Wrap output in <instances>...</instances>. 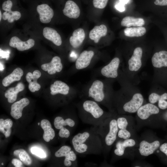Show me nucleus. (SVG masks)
<instances>
[{"label": "nucleus", "instance_id": "obj_26", "mask_svg": "<svg viewBox=\"0 0 167 167\" xmlns=\"http://www.w3.org/2000/svg\"><path fill=\"white\" fill-rule=\"evenodd\" d=\"M135 144V141L132 139H126L123 141H118L116 144V148L114 150V153L117 156H122L126 148L133 147Z\"/></svg>", "mask_w": 167, "mask_h": 167}, {"label": "nucleus", "instance_id": "obj_18", "mask_svg": "<svg viewBox=\"0 0 167 167\" xmlns=\"http://www.w3.org/2000/svg\"><path fill=\"white\" fill-rule=\"evenodd\" d=\"M85 37L84 30L82 28H78L74 31L72 36L70 37V44L74 48H78L83 43Z\"/></svg>", "mask_w": 167, "mask_h": 167}, {"label": "nucleus", "instance_id": "obj_39", "mask_svg": "<svg viewBox=\"0 0 167 167\" xmlns=\"http://www.w3.org/2000/svg\"><path fill=\"white\" fill-rule=\"evenodd\" d=\"M158 106L159 107L162 109L167 108V101L165 100H161L158 101Z\"/></svg>", "mask_w": 167, "mask_h": 167}, {"label": "nucleus", "instance_id": "obj_17", "mask_svg": "<svg viewBox=\"0 0 167 167\" xmlns=\"http://www.w3.org/2000/svg\"><path fill=\"white\" fill-rule=\"evenodd\" d=\"M43 34L46 39L52 41L57 46H59L62 44L60 35L54 29L48 27L43 28Z\"/></svg>", "mask_w": 167, "mask_h": 167}, {"label": "nucleus", "instance_id": "obj_33", "mask_svg": "<svg viewBox=\"0 0 167 167\" xmlns=\"http://www.w3.org/2000/svg\"><path fill=\"white\" fill-rule=\"evenodd\" d=\"M109 0H92L93 6L95 8L102 9L106 6Z\"/></svg>", "mask_w": 167, "mask_h": 167}, {"label": "nucleus", "instance_id": "obj_16", "mask_svg": "<svg viewBox=\"0 0 167 167\" xmlns=\"http://www.w3.org/2000/svg\"><path fill=\"white\" fill-rule=\"evenodd\" d=\"M41 75V72L37 70L34 71L32 74L31 72L27 74L26 79L29 83L28 89L31 92H34L36 91H38L40 89L41 86L37 82V80Z\"/></svg>", "mask_w": 167, "mask_h": 167}, {"label": "nucleus", "instance_id": "obj_44", "mask_svg": "<svg viewBox=\"0 0 167 167\" xmlns=\"http://www.w3.org/2000/svg\"><path fill=\"white\" fill-rule=\"evenodd\" d=\"M129 0H119V1L120 2L124 5L127 4Z\"/></svg>", "mask_w": 167, "mask_h": 167}, {"label": "nucleus", "instance_id": "obj_25", "mask_svg": "<svg viewBox=\"0 0 167 167\" xmlns=\"http://www.w3.org/2000/svg\"><path fill=\"white\" fill-rule=\"evenodd\" d=\"M77 124V120H74L71 118H67L64 119L60 116L56 117L54 121V125L55 127L60 130L64 126H68L71 128L76 127Z\"/></svg>", "mask_w": 167, "mask_h": 167}, {"label": "nucleus", "instance_id": "obj_11", "mask_svg": "<svg viewBox=\"0 0 167 167\" xmlns=\"http://www.w3.org/2000/svg\"><path fill=\"white\" fill-rule=\"evenodd\" d=\"M35 44V41L32 39H29L25 41H23L16 36L12 37L9 43V45L16 48L19 51H23L29 49L33 47Z\"/></svg>", "mask_w": 167, "mask_h": 167}, {"label": "nucleus", "instance_id": "obj_22", "mask_svg": "<svg viewBox=\"0 0 167 167\" xmlns=\"http://www.w3.org/2000/svg\"><path fill=\"white\" fill-rule=\"evenodd\" d=\"M23 74V71L21 68L19 67L15 68L11 74L3 79L2 81L3 85L7 87L15 81L20 80Z\"/></svg>", "mask_w": 167, "mask_h": 167}, {"label": "nucleus", "instance_id": "obj_32", "mask_svg": "<svg viewBox=\"0 0 167 167\" xmlns=\"http://www.w3.org/2000/svg\"><path fill=\"white\" fill-rule=\"evenodd\" d=\"M167 99V93H165L161 95L157 93H152L150 94L148 97L149 102L151 104H154L160 100Z\"/></svg>", "mask_w": 167, "mask_h": 167}, {"label": "nucleus", "instance_id": "obj_3", "mask_svg": "<svg viewBox=\"0 0 167 167\" xmlns=\"http://www.w3.org/2000/svg\"><path fill=\"white\" fill-rule=\"evenodd\" d=\"M93 128L101 138L103 151L106 147L112 146L116 140L118 128L115 118H108L100 125Z\"/></svg>", "mask_w": 167, "mask_h": 167}, {"label": "nucleus", "instance_id": "obj_42", "mask_svg": "<svg viewBox=\"0 0 167 167\" xmlns=\"http://www.w3.org/2000/svg\"><path fill=\"white\" fill-rule=\"evenodd\" d=\"M115 7L117 10L120 12H123L125 10L124 5L120 2L116 4Z\"/></svg>", "mask_w": 167, "mask_h": 167}, {"label": "nucleus", "instance_id": "obj_4", "mask_svg": "<svg viewBox=\"0 0 167 167\" xmlns=\"http://www.w3.org/2000/svg\"><path fill=\"white\" fill-rule=\"evenodd\" d=\"M104 87V84L102 81L99 79L95 80L88 89V97L98 103H103L105 98Z\"/></svg>", "mask_w": 167, "mask_h": 167}, {"label": "nucleus", "instance_id": "obj_8", "mask_svg": "<svg viewBox=\"0 0 167 167\" xmlns=\"http://www.w3.org/2000/svg\"><path fill=\"white\" fill-rule=\"evenodd\" d=\"M41 67L42 70L47 71L51 75L61 72L63 68L61 59L58 56L54 57L50 62L42 64Z\"/></svg>", "mask_w": 167, "mask_h": 167}, {"label": "nucleus", "instance_id": "obj_35", "mask_svg": "<svg viewBox=\"0 0 167 167\" xmlns=\"http://www.w3.org/2000/svg\"><path fill=\"white\" fill-rule=\"evenodd\" d=\"M117 121L118 129H126L128 123L125 118L123 117H119L117 118Z\"/></svg>", "mask_w": 167, "mask_h": 167}, {"label": "nucleus", "instance_id": "obj_10", "mask_svg": "<svg viewBox=\"0 0 167 167\" xmlns=\"http://www.w3.org/2000/svg\"><path fill=\"white\" fill-rule=\"evenodd\" d=\"M36 10L39 15L41 22L47 24L50 22L54 15V11L48 5L43 4L38 5Z\"/></svg>", "mask_w": 167, "mask_h": 167}, {"label": "nucleus", "instance_id": "obj_45", "mask_svg": "<svg viewBox=\"0 0 167 167\" xmlns=\"http://www.w3.org/2000/svg\"><path fill=\"white\" fill-rule=\"evenodd\" d=\"M4 69V68L3 67V65L2 63H1V62H0V71H2Z\"/></svg>", "mask_w": 167, "mask_h": 167}, {"label": "nucleus", "instance_id": "obj_27", "mask_svg": "<svg viewBox=\"0 0 167 167\" xmlns=\"http://www.w3.org/2000/svg\"><path fill=\"white\" fill-rule=\"evenodd\" d=\"M145 24L143 19L127 16L124 17L121 22L122 26L129 28L131 26L142 27Z\"/></svg>", "mask_w": 167, "mask_h": 167}, {"label": "nucleus", "instance_id": "obj_6", "mask_svg": "<svg viewBox=\"0 0 167 167\" xmlns=\"http://www.w3.org/2000/svg\"><path fill=\"white\" fill-rule=\"evenodd\" d=\"M143 101V97L141 94L135 93L130 101L124 104L123 107V110L129 113H135L142 106Z\"/></svg>", "mask_w": 167, "mask_h": 167}, {"label": "nucleus", "instance_id": "obj_2", "mask_svg": "<svg viewBox=\"0 0 167 167\" xmlns=\"http://www.w3.org/2000/svg\"><path fill=\"white\" fill-rule=\"evenodd\" d=\"M79 118L84 123L94 126L100 125L108 118L98 104L91 100H86L78 106Z\"/></svg>", "mask_w": 167, "mask_h": 167}, {"label": "nucleus", "instance_id": "obj_47", "mask_svg": "<svg viewBox=\"0 0 167 167\" xmlns=\"http://www.w3.org/2000/svg\"><path fill=\"white\" fill-rule=\"evenodd\" d=\"M40 124V123L39 122L38 123V125H39Z\"/></svg>", "mask_w": 167, "mask_h": 167}, {"label": "nucleus", "instance_id": "obj_40", "mask_svg": "<svg viewBox=\"0 0 167 167\" xmlns=\"http://www.w3.org/2000/svg\"><path fill=\"white\" fill-rule=\"evenodd\" d=\"M12 163L15 167H23V164L19 160L17 159H13L11 161Z\"/></svg>", "mask_w": 167, "mask_h": 167}, {"label": "nucleus", "instance_id": "obj_14", "mask_svg": "<svg viewBox=\"0 0 167 167\" xmlns=\"http://www.w3.org/2000/svg\"><path fill=\"white\" fill-rule=\"evenodd\" d=\"M160 145V143L158 140L151 143L145 140H143L139 144V150L141 155L147 156L153 154Z\"/></svg>", "mask_w": 167, "mask_h": 167}, {"label": "nucleus", "instance_id": "obj_29", "mask_svg": "<svg viewBox=\"0 0 167 167\" xmlns=\"http://www.w3.org/2000/svg\"><path fill=\"white\" fill-rule=\"evenodd\" d=\"M12 125V121L10 119L5 120L0 119V131L4 135L6 138H8L10 136L11 132V128Z\"/></svg>", "mask_w": 167, "mask_h": 167}, {"label": "nucleus", "instance_id": "obj_20", "mask_svg": "<svg viewBox=\"0 0 167 167\" xmlns=\"http://www.w3.org/2000/svg\"><path fill=\"white\" fill-rule=\"evenodd\" d=\"M152 62L153 66L156 68L167 67V51L161 50L155 53L152 58Z\"/></svg>", "mask_w": 167, "mask_h": 167}, {"label": "nucleus", "instance_id": "obj_46", "mask_svg": "<svg viewBox=\"0 0 167 167\" xmlns=\"http://www.w3.org/2000/svg\"><path fill=\"white\" fill-rule=\"evenodd\" d=\"M2 17V13L1 11H0V21H1Z\"/></svg>", "mask_w": 167, "mask_h": 167}, {"label": "nucleus", "instance_id": "obj_7", "mask_svg": "<svg viewBox=\"0 0 167 167\" xmlns=\"http://www.w3.org/2000/svg\"><path fill=\"white\" fill-rule=\"evenodd\" d=\"M94 55V53L92 50L83 51L75 61L76 69L80 70L88 67L90 64Z\"/></svg>", "mask_w": 167, "mask_h": 167}, {"label": "nucleus", "instance_id": "obj_38", "mask_svg": "<svg viewBox=\"0 0 167 167\" xmlns=\"http://www.w3.org/2000/svg\"><path fill=\"white\" fill-rule=\"evenodd\" d=\"M12 6V2L10 0L4 2L2 4V9L5 11H8L11 10Z\"/></svg>", "mask_w": 167, "mask_h": 167}, {"label": "nucleus", "instance_id": "obj_24", "mask_svg": "<svg viewBox=\"0 0 167 167\" xmlns=\"http://www.w3.org/2000/svg\"><path fill=\"white\" fill-rule=\"evenodd\" d=\"M24 89V84L20 82L15 87L11 88L6 90L5 93V96L7 98L9 103H12L16 100L17 94Z\"/></svg>", "mask_w": 167, "mask_h": 167}, {"label": "nucleus", "instance_id": "obj_19", "mask_svg": "<svg viewBox=\"0 0 167 167\" xmlns=\"http://www.w3.org/2000/svg\"><path fill=\"white\" fill-rule=\"evenodd\" d=\"M50 94L54 95L60 94L66 95L69 93L70 88L66 83L60 80H56L50 86Z\"/></svg>", "mask_w": 167, "mask_h": 167}, {"label": "nucleus", "instance_id": "obj_28", "mask_svg": "<svg viewBox=\"0 0 167 167\" xmlns=\"http://www.w3.org/2000/svg\"><path fill=\"white\" fill-rule=\"evenodd\" d=\"M146 29L143 27L127 28L124 31L125 35L129 37H140L144 35Z\"/></svg>", "mask_w": 167, "mask_h": 167}, {"label": "nucleus", "instance_id": "obj_21", "mask_svg": "<svg viewBox=\"0 0 167 167\" xmlns=\"http://www.w3.org/2000/svg\"><path fill=\"white\" fill-rule=\"evenodd\" d=\"M107 32V28L105 25L101 24L100 26H96L90 31L89 37L91 40L94 41L95 43H97L101 37L106 35Z\"/></svg>", "mask_w": 167, "mask_h": 167}, {"label": "nucleus", "instance_id": "obj_31", "mask_svg": "<svg viewBox=\"0 0 167 167\" xmlns=\"http://www.w3.org/2000/svg\"><path fill=\"white\" fill-rule=\"evenodd\" d=\"M21 17L20 12L18 11H12L11 10L4 12L2 15V19L4 20L7 19L10 23L19 19Z\"/></svg>", "mask_w": 167, "mask_h": 167}, {"label": "nucleus", "instance_id": "obj_30", "mask_svg": "<svg viewBox=\"0 0 167 167\" xmlns=\"http://www.w3.org/2000/svg\"><path fill=\"white\" fill-rule=\"evenodd\" d=\"M13 154L14 156L19 158L25 165H28L31 164V159L25 150L23 149L15 150Z\"/></svg>", "mask_w": 167, "mask_h": 167}, {"label": "nucleus", "instance_id": "obj_9", "mask_svg": "<svg viewBox=\"0 0 167 167\" xmlns=\"http://www.w3.org/2000/svg\"><path fill=\"white\" fill-rule=\"evenodd\" d=\"M143 50L140 47L134 49L133 54L128 62L129 70L131 71H137L141 67Z\"/></svg>", "mask_w": 167, "mask_h": 167}, {"label": "nucleus", "instance_id": "obj_36", "mask_svg": "<svg viewBox=\"0 0 167 167\" xmlns=\"http://www.w3.org/2000/svg\"><path fill=\"white\" fill-rule=\"evenodd\" d=\"M118 136L120 138L126 139H129L131 136V134L126 129H121L118 131Z\"/></svg>", "mask_w": 167, "mask_h": 167}, {"label": "nucleus", "instance_id": "obj_5", "mask_svg": "<svg viewBox=\"0 0 167 167\" xmlns=\"http://www.w3.org/2000/svg\"><path fill=\"white\" fill-rule=\"evenodd\" d=\"M120 62L118 58H114L109 64L102 68L101 71V75L108 78H116L118 76V70Z\"/></svg>", "mask_w": 167, "mask_h": 167}, {"label": "nucleus", "instance_id": "obj_37", "mask_svg": "<svg viewBox=\"0 0 167 167\" xmlns=\"http://www.w3.org/2000/svg\"><path fill=\"white\" fill-rule=\"evenodd\" d=\"M70 132L65 127H63L60 129L58 132L59 136L62 138H68L70 135Z\"/></svg>", "mask_w": 167, "mask_h": 167}, {"label": "nucleus", "instance_id": "obj_34", "mask_svg": "<svg viewBox=\"0 0 167 167\" xmlns=\"http://www.w3.org/2000/svg\"><path fill=\"white\" fill-rule=\"evenodd\" d=\"M31 152L32 154L40 158H44L46 157V155L44 151L42 149L36 147H33L31 148Z\"/></svg>", "mask_w": 167, "mask_h": 167}, {"label": "nucleus", "instance_id": "obj_23", "mask_svg": "<svg viewBox=\"0 0 167 167\" xmlns=\"http://www.w3.org/2000/svg\"><path fill=\"white\" fill-rule=\"evenodd\" d=\"M40 124L41 127L44 131L43 138L45 141L49 142L54 137L55 131L48 120L45 119L42 120Z\"/></svg>", "mask_w": 167, "mask_h": 167}, {"label": "nucleus", "instance_id": "obj_15", "mask_svg": "<svg viewBox=\"0 0 167 167\" xmlns=\"http://www.w3.org/2000/svg\"><path fill=\"white\" fill-rule=\"evenodd\" d=\"M29 103V100L26 98L22 99L13 104L11 107V115L14 119H17L22 116V112L24 107Z\"/></svg>", "mask_w": 167, "mask_h": 167}, {"label": "nucleus", "instance_id": "obj_1", "mask_svg": "<svg viewBox=\"0 0 167 167\" xmlns=\"http://www.w3.org/2000/svg\"><path fill=\"white\" fill-rule=\"evenodd\" d=\"M71 143L76 153L99 154L103 151L101 138L93 127L75 135Z\"/></svg>", "mask_w": 167, "mask_h": 167}, {"label": "nucleus", "instance_id": "obj_43", "mask_svg": "<svg viewBox=\"0 0 167 167\" xmlns=\"http://www.w3.org/2000/svg\"><path fill=\"white\" fill-rule=\"evenodd\" d=\"M160 149L167 156V143H165L162 144L160 147Z\"/></svg>", "mask_w": 167, "mask_h": 167}, {"label": "nucleus", "instance_id": "obj_12", "mask_svg": "<svg viewBox=\"0 0 167 167\" xmlns=\"http://www.w3.org/2000/svg\"><path fill=\"white\" fill-rule=\"evenodd\" d=\"M63 12L66 16L71 19H77L80 15L79 6L74 1L71 0L67 1L63 10Z\"/></svg>", "mask_w": 167, "mask_h": 167}, {"label": "nucleus", "instance_id": "obj_13", "mask_svg": "<svg viewBox=\"0 0 167 167\" xmlns=\"http://www.w3.org/2000/svg\"><path fill=\"white\" fill-rule=\"evenodd\" d=\"M159 109L156 106L151 103H148L141 106L137 111L139 117L142 120L148 118L150 116L158 113Z\"/></svg>", "mask_w": 167, "mask_h": 167}, {"label": "nucleus", "instance_id": "obj_41", "mask_svg": "<svg viewBox=\"0 0 167 167\" xmlns=\"http://www.w3.org/2000/svg\"><path fill=\"white\" fill-rule=\"evenodd\" d=\"M154 4L157 5L164 6H167V0H155Z\"/></svg>", "mask_w": 167, "mask_h": 167}, {"label": "nucleus", "instance_id": "obj_48", "mask_svg": "<svg viewBox=\"0 0 167 167\" xmlns=\"http://www.w3.org/2000/svg\"><path fill=\"white\" fill-rule=\"evenodd\" d=\"M2 165H3V163H2Z\"/></svg>", "mask_w": 167, "mask_h": 167}]
</instances>
